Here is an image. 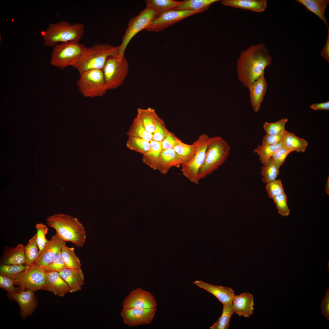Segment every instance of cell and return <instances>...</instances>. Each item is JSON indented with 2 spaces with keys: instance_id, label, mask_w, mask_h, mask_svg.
Instances as JSON below:
<instances>
[{
  "instance_id": "21",
  "label": "cell",
  "mask_w": 329,
  "mask_h": 329,
  "mask_svg": "<svg viewBox=\"0 0 329 329\" xmlns=\"http://www.w3.org/2000/svg\"><path fill=\"white\" fill-rule=\"evenodd\" d=\"M46 272L47 290L59 297L64 296L70 290L68 285L61 277L59 272Z\"/></svg>"
},
{
  "instance_id": "28",
  "label": "cell",
  "mask_w": 329,
  "mask_h": 329,
  "mask_svg": "<svg viewBox=\"0 0 329 329\" xmlns=\"http://www.w3.org/2000/svg\"><path fill=\"white\" fill-rule=\"evenodd\" d=\"M24 246L22 244H19L10 249L5 254L3 262V264L8 265L26 264Z\"/></svg>"
},
{
  "instance_id": "44",
  "label": "cell",
  "mask_w": 329,
  "mask_h": 329,
  "mask_svg": "<svg viewBox=\"0 0 329 329\" xmlns=\"http://www.w3.org/2000/svg\"><path fill=\"white\" fill-rule=\"evenodd\" d=\"M265 189L268 196L272 199L277 195L285 192L283 184L280 179H275L267 183Z\"/></svg>"
},
{
  "instance_id": "33",
  "label": "cell",
  "mask_w": 329,
  "mask_h": 329,
  "mask_svg": "<svg viewBox=\"0 0 329 329\" xmlns=\"http://www.w3.org/2000/svg\"><path fill=\"white\" fill-rule=\"evenodd\" d=\"M218 0H185L175 10H207L213 3Z\"/></svg>"
},
{
  "instance_id": "26",
  "label": "cell",
  "mask_w": 329,
  "mask_h": 329,
  "mask_svg": "<svg viewBox=\"0 0 329 329\" xmlns=\"http://www.w3.org/2000/svg\"><path fill=\"white\" fill-rule=\"evenodd\" d=\"M183 1L173 0H146V6L156 12L159 15L170 11L175 10Z\"/></svg>"
},
{
  "instance_id": "11",
  "label": "cell",
  "mask_w": 329,
  "mask_h": 329,
  "mask_svg": "<svg viewBox=\"0 0 329 329\" xmlns=\"http://www.w3.org/2000/svg\"><path fill=\"white\" fill-rule=\"evenodd\" d=\"M209 138L206 134L200 135L195 141L197 145L195 155L190 161L182 163L181 165V172L183 175L190 182L196 185L199 184L198 172L204 161Z\"/></svg>"
},
{
  "instance_id": "18",
  "label": "cell",
  "mask_w": 329,
  "mask_h": 329,
  "mask_svg": "<svg viewBox=\"0 0 329 329\" xmlns=\"http://www.w3.org/2000/svg\"><path fill=\"white\" fill-rule=\"evenodd\" d=\"M267 84L264 74L252 83L248 88L249 93L250 101L253 111L257 113L265 95Z\"/></svg>"
},
{
  "instance_id": "35",
  "label": "cell",
  "mask_w": 329,
  "mask_h": 329,
  "mask_svg": "<svg viewBox=\"0 0 329 329\" xmlns=\"http://www.w3.org/2000/svg\"><path fill=\"white\" fill-rule=\"evenodd\" d=\"M26 266L28 267L35 263L39 254V249L37 242L36 234L29 239L24 246Z\"/></svg>"
},
{
  "instance_id": "8",
  "label": "cell",
  "mask_w": 329,
  "mask_h": 329,
  "mask_svg": "<svg viewBox=\"0 0 329 329\" xmlns=\"http://www.w3.org/2000/svg\"><path fill=\"white\" fill-rule=\"evenodd\" d=\"M159 15L152 9L147 7L136 16L131 19L119 46L118 57H124L125 50L132 38L142 30H145Z\"/></svg>"
},
{
  "instance_id": "10",
  "label": "cell",
  "mask_w": 329,
  "mask_h": 329,
  "mask_svg": "<svg viewBox=\"0 0 329 329\" xmlns=\"http://www.w3.org/2000/svg\"><path fill=\"white\" fill-rule=\"evenodd\" d=\"M19 285L22 290L30 289L33 291L37 290H47L46 272L41 267L34 263L23 272L14 276L9 277Z\"/></svg>"
},
{
  "instance_id": "37",
  "label": "cell",
  "mask_w": 329,
  "mask_h": 329,
  "mask_svg": "<svg viewBox=\"0 0 329 329\" xmlns=\"http://www.w3.org/2000/svg\"><path fill=\"white\" fill-rule=\"evenodd\" d=\"M62 258L67 268L74 269L80 267V260L76 255L73 247L64 245L61 249Z\"/></svg>"
},
{
  "instance_id": "2",
  "label": "cell",
  "mask_w": 329,
  "mask_h": 329,
  "mask_svg": "<svg viewBox=\"0 0 329 329\" xmlns=\"http://www.w3.org/2000/svg\"><path fill=\"white\" fill-rule=\"evenodd\" d=\"M47 223L53 228L63 241L70 242L78 247H83L86 239L85 229L78 219L71 216L58 214L47 218Z\"/></svg>"
},
{
  "instance_id": "38",
  "label": "cell",
  "mask_w": 329,
  "mask_h": 329,
  "mask_svg": "<svg viewBox=\"0 0 329 329\" xmlns=\"http://www.w3.org/2000/svg\"><path fill=\"white\" fill-rule=\"evenodd\" d=\"M128 137L126 146L129 149L142 155L149 150L150 148L149 141L140 138Z\"/></svg>"
},
{
  "instance_id": "45",
  "label": "cell",
  "mask_w": 329,
  "mask_h": 329,
  "mask_svg": "<svg viewBox=\"0 0 329 329\" xmlns=\"http://www.w3.org/2000/svg\"><path fill=\"white\" fill-rule=\"evenodd\" d=\"M14 280L12 278L1 274L0 275V287L7 291L9 293L19 292L22 290L19 288L14 285Z\"/></svg>"
},
{
  "instance_id": "12",
  "label": "cell",
  "mask_w": 329,
  "mask_h": 329,
  "mask_svg": "<svg viewBox=\"0 0 329 329\" xmlns=\"http://www.w3.org/2000/svg\"><path fill=\"white\" fill-rule=\"evenodd\" d=\"M203 12L202 10L168 11L160 14L145 30L158 32L191 16Z\"/></svg>"
},
{
  "instance_id": "31",
  "label": "cell",
  "mask_w": 329,
  "mask_h": 329,
  "mask_svg": "<svg viewBox=\"0 0 329 329\" xmlns=\"http://www.w3.org/2000/svg\"><path fill=\"white\" fill-rule=\"evenodd\" d=\"M285 147L283 142L269 145H258L253 151L258 155L260 162L264 164L277 151Z\"/></svg>"
},
{
  "instance_id": "17",
  "label": "cell",
  "mask_w": 329,
  "mask_h": 329,
  "mask_svg": "<svg viewBox=\"0 0 329 329\" xmlns=\"http://www.w3.org/2000/svg\"><path fill=\"white\" fill-rule=\"evenodd\" d=\"M232 304L235 313L239 316L248 318L253 314L254 297L250 293L244 292L237 295L234 294Z\"/></svg>"
},
{
  "instance_id": "19",
  "label": "cell",
  "mask_w": 329,
  "mask_h": 329,
  "mask_svg": "<svg viewBox=\"0 0 329 329\" xmlns=\"http://www.w3.org/2000/svg\"><path fill=\"white\" fill-rule=\"evenodd\" d=\"M193 283L214 295L222 305L232 302L235 291L231 288L214 285L201 280H196Z\"/></svg>"
},
{
  "instance_id": "34",
  "label": "cell",
  "mask_w": 329,
  "mask_h": 329,
  "mask_svg": "<svg viewBox=\"0 0 329 329\" xmlns=\"http://www.w3.org/2000/svg\"><path fill=\"white\" fill-rule=\"evenodd\" d=\"M221 316L213 325L210 329H228L232 317L235 313L232 302L223 305Z\"/></svg>"
},
{
  "instance_id": "15",
  "label": "cell",
  "mask_w": 329,
  "mask_h": 329,
  "mask_svg": "<svg viewBox=\"0 0 329 329\" xmlns=\"http://www.w3.org/2000/svg\"><path fill=\"white\" fill-rule=\"evenodd\" d=\"M66 242L62 240L56 233L50 240L39 253L35 263L44 270L55 259L58 251Z\"/></svg>"
},
{
  "instance_id": "4",
  "label": "cell",
  "mask_w": 329,
  "mask_h": 329,
  "mask_svg": "<svg viewBox=\"0 0 329 329\" xmlns=\"http://www.w3.org/2000/svg\"><path fill=\"white\" fill-rule=\"evenodd\" d=\"M84 26L79 23L71 24L65 21L50 24L41 32L44 45L54 47L56 44L70 41H78L82 38Z\"/></svg>"
},
{
  "instance_id": "14",
  "label": "cell",
  "mask_w": 329,
  "mask_h": 329,
  "mask_svg": "<svg viewBox=\"0 0 329 329\" xmlns=\"http://www.w3.org/2000/svg\"><path fill=\"white\" fill-rule=\"evenodd\" d=\"M156 311V308L126 309L123 308L120 314L125 324L133 327L151 323Z\"/></svg>"
},
{
  "instance_id": "32",
  "label": "cell",
  "mask_w": 329,
  "mask_h": 329,
  "mask_svg": "<svg viewBox=\"0 0 329 329\" xmlns=\"http://www.w3.org/2000/svg\"><path fill=\"white\" fill-rule=\"evenodd\" d=\"M127 134L128 136L140 138L149 142L152 140L153 134L145 129L137 115L133 120Z\"/></svg>"
},
{
  "instance_id": "23",
  "label": "cell",
  "mask_w": 329,
  "mask_h": 329,
  "mask_svg": "<svg viewBox=\"0 0 329 329\" xmlns=\"http://www.w3.org/2000/svg\"><path fill=\"white\" fill-rule=\"evenodd\" d=\"M223 5L256 12L264 11L267 7V0H223Z\"/></svg>"
},
{
  "instance_id": "42",
  "label": "cell",
  "mask_w": 329,
  "mask_h": 329,
  "mask_svg": "<svg viewBox=\"0 0 329 329\" xmlns=\"http://www.w3.org/2000/svg\"><path fill=\"white\" fill-rule=\"evenodd\" d=\"M36 230V239L39 253L42 250L48 240L46 238V235L48 233V228L42 223H39L35 226Z\"/></svg>"
},
{
  "instance_id": "16",
  "label": "cell",
  "mask_w": 329,
  "mask_h": 329,
  "mask_svg": "<svg viewBox=\"0 0 329 329\" xmlns=\"http://www.w3.org/2000/svg\"><path fill=\"white\" fill-rule=\"evenodd\" d=\"M9 294L12 299L18 303L23 318L25 319L32 315L38 304L33 291L27 289L19 292Z\"/></svg>"
},
{
  "instance_id": "22",
  "label": "cell",
  "mask_w": 329,
  "mask_h": 329,
  "mask_svg": "<svg viewBox=\"0 0 329 329\" xmlns=\"http://www.w3.org/2000/svg\"><path fill=\"white\" fill-rule=\"evenodd\" d=\"M182 162L173 149L161 150L158 161L157 170L162 174H166L172 167H178Z\"/></svg>"
},
{
  "instance_id": "43",
  "label": "cell",
  "mask_w": 329,
  "mask_h": 329,
  "mask_svg": "<svg viewBox=\"0 0 329 329\" xmlns=\"http://www.w3.org/2000/svg\"><path fill=\"white\" fill-rule=\"evenodd\" d=\"M27 268L26 265L3 264L0 266L1 274L11 277L16 275L25 271Z\"/></svg>"
},
{
  "instance_id": "30",
  "label": "cell",
  "mask_w": 329,
  "mask_h": 329,
  "mask_svg": "<svg viewBox=\"0 0 329 329\" xmlns=\"http://www.w3.org/2000/svg\"><path fill=\"white\" fill-rule=\"evenodd\" d=\"M173 149L179 157L183 163L189 161L195 156L197 150V145L195 141L190 145L181 141Z\"/></svg>"
},
{
  "instance_id": "53",
  "label": "cell",
  "mask_w": 329,
  "mask_h": 329,
  "mask_svg": "<svg viewBox=\"0 0 329 329\" xmlns=\"http://www.w3.org/2000/svg\"><path fill=\"white\" fill-rule=\"evenodd\" d=\"M326 192L327 193L329 194V178L328 177V179L327 182L325 189Z\"/></svg>"
},
{
  "instance_id": "50",
  "label": "cell",
  "mask_w": 329,
  "mask_h": 329,
  "mask_svg": "<svg viewBox=\"0 0 329 329\" xmlns=\"http://www.w3.org/2000/svg\"><path fill=\"white\" fill-rule=\"evenodd\" d=\"M321 307L323 315L329 320V289H327L321 302Z\"/></svg>"
},
{
  "instance_id": "7",
  "label": "cell",
  "mask_w": 329,
  "mask_h": 329,
  "mask_svg": "<svg viewBox=\"0 0 329 329\" xmlns=\"http://www.w3.org/2000/svg\"><path fill=\"white\" fill-rule=\"evenodd\" d=\"M86 48L78 41L58 44L53 47L50 63L55 67L63 69L73 64L80 57Z\"/></svg>"
},
{
  "instance_id": "36",
  "label": "cell",
  "mask_w": 329,
  "mask_h": 329,
  "mask_svg": "<svg viewBox=\"0 0 329 329\" xmlns=\"http://www.w3.org/2000/svg\"><path fill=\"white\" fill-rule=\"evenodd\" d=\"M263 165L261 174L262 181L264 183L276 179L279 174V168L276 165L271 157Z\"/></svg>"
},
{
  "instance_id": "13",
  "label": "cell",
  "mask_w": 329,
  "mask_h": 329,
  "mask_svg": "<svg viewBox=\"0 0 329 329\" xmlns=\"http://www.w3.org/2000/svg\"><path fill=\"white\" fill-rule=\"evenodd\" d=\"M157 305L153 295L140 288L132 291L122 303L123 308L126 309L156 308Z\"/></svg>"
},
{
  "instance_id": "20",
  "label": "cell",
  "mask_w": 329,
  "mask_h": 329,
  "mask_svg": "<svg viewBox=\"0 0 329 329\" xmlns=\"http://www.w3.org/2000/svg\"><path fill=\"white\" fill-rule=\"evenodd\" d=\"M59 273L68 285L69 292H74L81 290L84 283V275L80 267L74 269L66 268Z\"/></svg>"
},
{
  "instance_id": "51",
  "label": "cell",
  "mask_w": 329,
  "mask_h": 329,
  "mask_svg": "<svg viewBox=\"0 0 329 329\" xmlns=\"http://www.w3.org/2000/svg\"><path fill=\"white\" fill-rule=\"evenodd\" d=\"M310 108L314 110H323L328 111L329 110V102L321 103H316L312 104L310 106Z\"/></svg>"
},
{
  "instance_id": "6",
  "label": "cell",
  "mask_w": 329,
  "mask_h": 329,
  "mask_svg": "<svg viewBox=\"0 0 329 329\" xmlns=\"http://www.w3.org/2000/svg\"><path fill=\"white\" fill-rule=\"evenodd\" d=\"M78 90L85 97H102L108 90L102 69H93L80 74L76 82Z\"/></svg>"
},
{
  "instance_id": "41",
  "label": "cell",
  "mask_w": 329,
  "mask_h": 329,
  "mask_svg": "<svg viewBox=\"0 0 329 329\" xmlns=\"http://www.w3.org/2000/svg\"><path fill=\"white\" fill-rule=\"evenodd\" d=\"M288 197L285 192L274 197V203L276 204L278 213L283 216H286L290 214V209L287 203Z\"/></svg>"
},
{
  "instance_id": "48",
  "label": "cell",
  "mask_w": 329,
  "mask_h": 329,
  "mask_svg": "<svg viewBox=\"0 0 329 329\" xmlns=\"http://www.w3.org/2000/svg\"><path fill=\"white\" fill-rule=\"evenodd\" d=\"M182 141L173 133L170 132L166 137L161 142V147L163 150L173 148Z\"/></svg>"
},
{
  "instance_id": "47",
  "label": "cell",
  "mask_w": 329,
  "mask_h": 329,
  "mask_svg": "<svg viewBox=\"0 0 329 329\" xmlns=\"http://www.w3.org/2000/svg\"><path fill=\"white\" fill-rule=\"evenodd\" d=\"M292 152L285 147L277 151L271 157L276 165L279 168L284 164L287 156Z\"/></svg>"
},
{
  "instance_id": "25",
  "label": "cell",
  "mask_w": 329,
  "mask_h": 329,
  "mask_svg": "<svg viewBox=\"0 0 329 329\" xmlns=\"http://www.w3.org/2000/svg\"><path fill=\"white\" fill-rule=\"evenodd\" d=\"M149 150L143 155V162L153 170H157L159 157L161 151V142L153 140L150 142Z\"/></svg>"
},
{
  "instance_id": "5",
  "label": "cell",
  "mask_w": 329,
  "mask_h": 329,
  "mask_svg": "<svg viewBox=\"0 0 329 329\" xmlns=\"http://www.w3.org/2000/svg\"><path fill=\"white\" fill-rule=\"evenodd\" d=\"M230 151L228 143L221 137H210L204 161L198 174L199 181L213 173L226 160Z\"/></svg>"
},
{
  "instance_id": "1",
  "label": "cell",
  "mask_w": 329,
  "mask_h": 329,
  "mask_svg": "<svg viewBox=\"0 0 329 329\" xmlns=\"http://www.w3.org/2000/svg\"><path fill=\"white\" fill-rule=\"evenodd\" d=\"M272 58L264 45L260 43L252 45L242 51L236 64L238 77L247 88L264 74L265 68L270 65Z\"/></svg>"
},
{
  "instance_id": "27",
  "label": "cell",
  "mask_w": 329,
  "mask_h": 329,
  "mask_svg": "<svg viewBox=\"0 0 329 329\" xmlns=\"http://www.w3.org/2000/svg\"><path fill=\"white\" fill-rule=\"evenodd\" d=\"M283 142L285 147L292 152H304L308 146V142L305 140L287 130L284 134Z\"/></svg>"
},
{
  "instance_id": "29",
  "label": "cell",
  "mask_w": 329,
  "mask_h": 329,
  "mask_svg": "<svg viewBox=\"0 0 329 329\" xmlns=\"http://www.w3.org/2000/svg\"><path fill=\"white\" fill-rule=\"evenodd\" d=\"M137 115L145 129L153 134L155 128L156 120L158 115L155 110L150 108L146 109H137Z\"/></svg>"
},
{
  "instance_id": "39",
  "label": "cell",
  "mask_w": 329,
  "mask_h": 329,
  "mask_svg": "<svg viewBox=\"0 0 329 329\" xmlns=\"http://www.w3.org/2000/svg\"><path fill=\"white\" fill-rule=\"evenodd\" d=\"M288 119L284 118L274 122H266L263 125L264 129L266 134L269 135L285 134L286 130L285 126Z\"/></svg>"
},
{
  "instance_id": "9",
  "label": "cell",
  "mask_w": 329,
  "mask_h": 329,
  "mask_svg": "<svg viewBox=\"0 0 329 329\" xmlns=\"http://www.w3.org/2000/svg\"><path fill=\"white\" fill-rule=\"evenodd\" d=\"M129 65L125 57L111 56L102 69L108 90L117 88L123 83L128 74Z\"/></svg>"
},
{
  "instance_id": "40",
  "label": "cell",
  "mask_w": 329,
  "mask_h": 329,
  "mask_svg": "<svg viewBox=\"0 0 329 329\" xmlns=\"http://www.w3.org/2000/svg\"><path fill=\"white\" fill-rule=\"evenodd\" d=\"M169 132L163 121L158 116L156 119L154 130L153 133L152 140L161 142Z\"/></svg>"
},
{
  "instance_id": "46",
  "label": "cell",
  "mask_w": 329,
  "mask_h": 329,
  "mask_svg": "<svg viewBox=\"0 0 329 329\" xmlns=\"http://www.w3.org/2000/svg\"><path fill=\"white\" fill-rule=\"evenodd\" d=\"M61 250L58 251L52 262L44 269L46 272H59L64 269L67 268L62 258Z\"/></svg>"
},
{
  "instance_id": "24",
  "label": "cell",
  "mask_w": 329,
  "mask_h": 329,
  "mask_svg": "<svg viewBox=\"0 0 329 329\" xmlns=\"http://www.w3.org/2000/svg\"><path fill=\"white\" fill-rule=\"evenodd\" d=\"M300 4L303 5L309 11L317 15L323 21L327 26L328 24L324 15L326 8L329 3V0H296Z\"/></svg>"
},
{
  "instance_id": "49",
  "label": "cell",
  "mask_w": 329,
  "mask_h": 329,
  "mask_svg": "<svg viewBox=\"0 0 329 329\" xmlns=\"http://www.w3.org/2000/svg\"><path fill=\"white\" fill-rule=\"evenodd\" d=\"M284 139V134L269 135L266 134L262 140L261 145H269L275 144L283 142Z\"/></svg>"
},
{
  "instance_id": "3",
  "label": "cell",
  "mask_w": 329,
  "mask_h": 329,
  "mask_svg": "<svg viewBox=\"0 0 329 329\" xmlns=\"http://www.w3.org/2000/svg\"><path fill=\"white\" fill-rule=\"evenodd\" d=\"M119 46L96 43L85 48L81 55L71 66L80 74L93 69H102L108 58L119 55Z\"/></svg>"
},
{
  "instance_id": "52",
  "label": "cell",
  "mask_w": 329,
  "mask_h": 329,
  "mask_svg": "<svg viewBox=\"0 0 329 329\" xmlns=\"http://www.w3.org/2000/svg\"><path fill=\"white\" fill-rule=\"evenodd\" d=\"M328 33L326 44L321 52V55L329 62V28H328Z\"/></svg>"
}]
</instances>
